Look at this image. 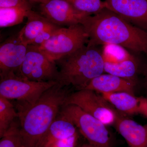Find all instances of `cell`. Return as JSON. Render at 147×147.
<instances>
[{"label":"cell","instance_id":"4","mask_svg":"<svg viewBox=\"0 0 147 147\" xmlns=\"http://www.w3.org/2000/svg\"><path fill=\"white\" fill-rule=\"evenodd\" d=\"M0 76V96L16 101L18 115L34 105L46 91L57 83L34 82L13 73Z\"/></svg>","mask_w":147,"mask_h":147},{"label":"cell","instance_id":"9","mask_svg":"<svg viewBox=\"0 0 147 147\" xmlns=\"http://www.w3.org/2000/svg\"><path fill=\"white\" fill-rule=\"evenodd\" d=\"M102 55L105 72L134 81L140 62L126 49L117 45H106L103 48Z\"/></svg>","mask_w":147,"mask_h":147},{"label":"cell","instance_id":"24","mask_svg":"<svg viewBox=\"0 0 147 147\" xmlns=\"http://www.w3.org/2000/svg\"><path fill=\"white\" fill-rule=\"evenodd\" d=\"M22 7L31 9L28 0H0V8Z\"/></svg>","mask_w":147,"mask_h":147},{"label":"cell","instance_id":"19","mask_svg":"<svg viewBox=\"0 0 147 147\" xmlns=\"http://www.w3.org/2000/svg\"><path fill=\"white\" fill-rule=\"evenodd\" d=\"M30 9L22 7L0 8V27L7 28L21 24Z\"/></svg>","mask_w":147,"mask_h":147},{"label":"cell","instance_id":"18","mask_svg":"<svg viewBox=\"0 0 147 147\" xmlns=\"http://www.w3.org/2000/svg\"><path fill=\"white\" fill-rule=\"evenodd\" d=\"M18 112L10 100L0 96V137L10 128L15 119L18 118Z\"/></svg>","mask_w":147,"mask_h":147},{"label":"cell","instance_id":"15","mask_svg":"<svg viewBox=\"0 0 147 147\" xmlns=\"http://www.w3.org/2000/svg\"><path fill=\"white\" fill-rule=\"evenodd\" d=\"M79 132L70 120L59 113L42 137L38 147H49L56 142L71 137Z\"/></svg>","mask_w":147,"mask_h":147},{"label":"cell","instance_id":"16","mask_svg":"<svg viewBox=\"0 0 147 147\" xmlns=\"http://www.w3.org/2000/svg\"><path fill=\"white\" fill-rule=\"evenodd\" d=\"M27 18L26 24L17 34L19 39L28 45L41 32L54 25L40 13L32 9L29 11Z\"/></svg>","mask_w":147,"mask_h":147},{"label":"cell","instance_id":"2","mask_svg":"<svg viewBox=\"0 0 147 147\" xmlns=\"http://www.w3.org/2000/svg\"><path fill=\"white\" fill-rule=\"evenodd\" d=\"M57 83L47 90L34 105L19 115L20 134L24 147H38L70 94L68 88Z\"/></svg>","mask_w":147,"mask_h":147},{"label":"cell","instance_id":"21","mask_svg":"<svg viewBox=\"0 0 147 147\" xmlns=\"http://www.w3.org/2000/svg\"><path fill=\"white\" fill-rule=\"evenodd\" d=\"M1 138L0 147H24L20 134V125L15 121Z\"/></svg>","mask_w":147,"mask_h":147},{"label":"cell","instance_id":"17","mask_svg":"<svg viewBox=\"0 0 147 147\" xmlns=\"http://www.w3.org/2000/svg\"><path fill=\"white\" fill-rule=\"evenodd\" d=\"M101 95L122 114L128 115L139 114V97L126 92L101 94Z\"/></svg>","mask_w":147,"mask_h":147},{"label":"cell","instance_id":"7","mask_svg":"<svg viewBox=\"0 0 147 147\" xmlns=\"http://www.w3.org/2000/svg\"><path fill=\"white\" fill-rule=\"evenodd\" d=\"M69 104L78 106L107 126H114L122 114L101 95L92 90L82 89L70 93L65 105Z\"/></svg>","mask_w":147,"mask_h":147},{"label":"cell","instance_id":"26","mask_svg":"<svg viewBox=\"0 0 147 147\" xmlns=\"http://www.w3.org/2000/svg\"><path fill=\"white\" fill-rule=\"evenodd\" d=\"M46 1V0H28L30 3H40V4Z\"/></svg>","mask_w":147,"mask_h":147},{"label":"cell","instance_id":"12","mask_svg":"<svg viewBox=\"0 0 147 147\" xmlns=\"http://www.w3.org/2000/svg\"><path fill=\"white\" fill-rule=\"evenodd\" d=\"M106 8L147 30V0H105Z\"/></svg>","mask_w":147,"mask_h":147},{"label":"cell","instance_id":"5","mask_svg":"<svg viewBox=\"0 0 147 147\" xmlns=\"http://www.w3.org/2000/svg\"><path fill=\"white\" fill-rule=\"evenodd\" d=\"M89 37L82 24L61 27L38 49L54 61L71 54L87 44Z\"/></svg>","mask_w":147,"mask_h":147},{"label":"cell","instance_id":"11","mask_svg":"<svg viewBox=\"0 0 147 147\" xmlns=\"http://www.w3.org/2000/svg\"><path fill=\"white\" fill-rule=\"evenodd\" d=\"M28 45L19 39L18 34L9 38L0 46V76L11 73L19 75L25 59Z\"/></svg>","mask_w":147,"mask_h":147},{"label":"cell","instance_id":"22","mask_svg":"<svg viewBox=\"0 0 147 147\" xmlns=\"http://www.w3.org/2000/svg\"><path fill=\"white\" fill-rule=\"evenodd\" d=\"M60 27H61L54 24L52 25L51 26L41 32L36 37L30 45L39 47L50 39L55 32Z\"/></svg>","mask_w":147,"mask_h":147},{"label":"cell","instance_id":"3","mask_svg":"<svg viewBox=\"0 0 147 147\" xmlns=\"http://www.w3.org/2000/svg\"><path fill=\"white\" fill-rule=\"evenodd\" d=\"M98 46L85 45L56 61L59 70L57 82L77 90L105 72L102 51Z\"/></svg>","mask_w":147,"mask_h":147},{"label":"cell","instance_id":"23","mask_svg":"<svg viewBox=\"0 0 147 147\" xmlns=\"http://www.w3.org/2000/svg\"><path fill=\"white\" fill-rule=\"evenodd\" d=\"M80 134L79 132L71 137L56 142L49 147H78Z\"/></svg>","mask_w":147,"mask_h":147},{"label":"cell","instance_id":"25","mask_svg":"<svg viewBox=\"0 0 147 147\" xmlns=\"http://www.w3.org/2000/svg\"><path fill=\"white\" fill-rule=\"evenodd\" d=\"M139 114L147 119V97H139Z\"/></svg>","mask_w":147,"mask_h":147},{"label":"cell","instance_id":"14","mask_svg":"<svg viewBox=\"0 0 147 147\" xmlns=\"http://www.w3.org/2000/svg\"><path fill=\"white\" fill-rule=\"evenodd\" d=\"M114 126L129 147H147V124L142 125L121 114Z\"/></svg>","mask_w":147,"mask_h":147},{"label":"cell","instance_id":"27","mask_svg":"<svg viewBox=\"0 0 147 147\" xmlns=\"http://www.w3.org/2000/svg\"><path fill=\"white\" fill-rule=\"evenodd\" d=\"M144 73L145 84L147 88V65L145 69Z\"/></svg>","mask_w":147,"mask_h":147},{"label":"cell","instance_id":"1","mask_svg":"<svg viewBox=\"0 0 147 147\" xmlns=\"http://www.w3.org/2000/svg\"><path fill=\"white\" fill-rule=\"evenodd\" d=\"M80 24L88 35V46L117 45L147 55L146 31L133 26L108 9L86 16Z\"/></svg>","mask_w":147,"mask_h":147},{"label":"cell","instance_id":"20","mask_svg":"<svg viewBox=\"0 0 147 147\" xmlns=\"http://www.w3.org/2000/svg\"><path fill=\"white\" fill-rule=\"evenodd\" d=\"M76 10L89 15H94L106 8L105 1L101 0H66Z\"/></svg>","mask_w":147,"mask_h":147},{"label":"cell","instance_id":"10","mask_svg":"<svg viewBox=\"0 0 147 147\" xmlns=\"http://www.w3.org/2000/svg\"><path fill=\"white\" fill-rule=\"evenodd\" d=\"M40 10L51 23L60 27L81 24L85 17L90 16L76 10L66 0H46L40 4Z\"/></svg>","mask_w":147,"mask_h":147},{"label":"cell","instance_id":"13","mask_svg":"<svg viewBox=\"0 0 147 147\" xmlns=\"http://www.w3.org/2000/svg\"><path fill=\"white\" fill-rule=\"evenodd\" d=\"M135 84L134 81L103 73L92 80L84 89L100 94L126 92L134 95Z\"/></svg>","mask_w":147,"mask_h":147},{"label":"cell","instance_id":"8","mask_svg":"<svg viewBox=\"0 0 147 147\" xmlns=\"http://www.w3.org/2000/svg\"><path fill=\"white\" fill-rule=\"evenodd\" d=\"M59 70L56 62L49 59L38 47L28 45L18 76L36 82H57Z\"/></svg>","mask_w":147,"mask_h":147},{"label":"cell","instance_id":"6","mask_svg":"<svg viewBox=\"0 0 147 147\" xmlns=\"http://www.w3.org/2000/svg\"><path fill=\"white\" fill-rule=\"evenodd\" d=\"M59 114L70 120L81 135L94 146L113 147V141L107 126L78 106L64 105Z\"/></svg>","mask_w":147,"mask_h":147},{"label":"cell","instance_id":"28","mask_svg":"<svg viewBox=\"0 0 147 147\" xmlns=\"http://www.w3.org/2000/svg\"><path fill=\"white\" fill-rule=\"evenodd\" d=\"M78 147H95L92 145L90 144L89 143H87L86 144H84L82 145H80Z\"/></svg>","mask_w":147,"mask_h":147}]
</instances>
